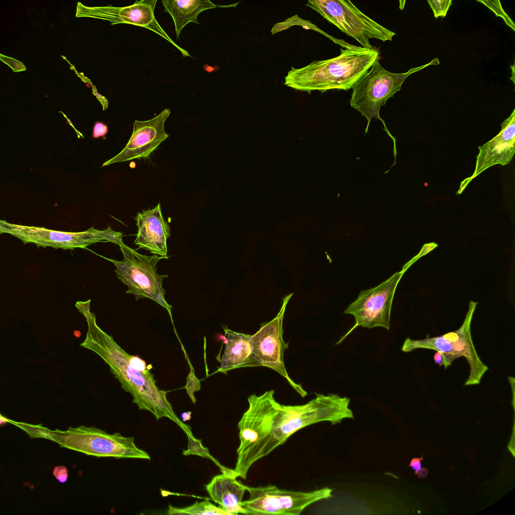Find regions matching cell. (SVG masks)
Listing matches in <instances>:
<instances>
[{
    "label": "cell",
    "mask_w": 515,
    "mask_h": 515,
    "mask_svg": "<svg viewBox=\"0 0 515 515\" xmlns=\"http://www.w3.org/2000/svg\"><path fill=\"white\" fill-rule=\"evenodd\" d=\"M315 395L307 403L296 405L278 402L273 390L247 398L248 408L237 424L239 444L233 470L238 477L246 479L252 465L300 429L321 421L334 425L354 418L348 397L331 393Z\"/></svg>",
    "instance_id": "1"
},
{
    "label": "cell",
    "mask_w": 515,
    "mask_h": 515,
    "mask_svg": "<svg viewBox=\"0 0 515 515\" xmlns=\"http://www.w3.org/2000/svg\"><path fill=\"white\" fill-rule=\"evenodd\" d=\"M90 309L89 303H83L78 308L88 325L86 337L80 346L93 351L102 358L120 383L122 388L133 397L132 402L139 409L149 411L157 419L167 417L186 434H192L190 426L182 421L174 412L167 399V392L157 386L150 369L142 371L133 367L129 362L130 355L97 324L96 316Z\"/></svg>",
    "instance_id": "2"
},
{
    "label": "cell",
    "mask_w": 515,
    "mask_h": 515,
    "mask_svg": "<svg viewBox=\"0 0 515 515\" xmlns=\"http://www.w3.org/2000/svg\"><path fill=\"white\" fill-rule=\"evenodd\" d=\"M379 59L376 47L364 50L340 48V54L334 58L315 60L302 68L292 66L284 84L309 94L314 91H348Z\"/></svg>",
    "instance_id": "3"
},
{
    "label": "cell",
    "mask_w": 515,
    "mask_h": 515,
    "mask_svg": "<svg viewBox=\"0 0 515 515\" xmlns=\"http://www.w3.org/2000/svg\"><path fill=\"white\" fill-rule=\"evenodd\" d=\"M119 246L124 257L121 261L100 256L115 266L117 278L128 287L127 293L134 295L136 300L144 298L151 299L168 311L177 334L171 315L172 306L165 299V290L162 287L163 279L167 278L168 275L158 274L156 268L160 260L166 258L156 254H141L124 243Z\"/></svg>",
    "instance_id": "4"
},
{
    "label": "cell",
    "mask_w": 515,
    "mask_h": 515,
    "mask_svg": "<svg viewBox=\"0 0 515 515\" xmlns=\"http://www.w3.org/2000/svg\"><path fill=\"white\" fill-rule=\"evenodd\" d=\"M477 303L471 302L462 325L456 330L436 337L422 339L407 338L402 345L403 352H410L417 349L435 350L442 353L443 366L446 369L453 361L464 357L470 367L469 376L465 386L479 384L488 369L480 359L471 333V324Z\"/></svg>",
    "instance_id": "5"
},
{
    "label": "cell",
    "mask_w": 515,
    "mask_h": 515,
    "mask_svg": "<svg viewBox=\"0 0 515 515\" xmlns=\"http://www.w3.org/2000/svg\"><path fill=\"white\" fill-rule=\"evenodd\" d=\"M134 439V437L123 436L119 433L111 435L93 426L83 425L69 427L65 431L51 430L50 438L61 447L88 455L150 460L148 454L136 446Z\"/></svg>",
    "instance_id": "6"
},
{
    "label": "cell",
    "mask_w": 515,
    "mask_h": 515,
    "mask_svg": "<svg viewBox=\"0 0 515 515\" xmlns=\"http://www.w3.org/2000/svg\"><path fill=\"white\" fill-rule=\"evenodd\" d=\"M440 63L438 58L419 67L410 69L404 73H393L382 67L377 60L370 69L354 84L350 100L351 107L357 110L367 120L366 132L373 118L380 119L381 108L387 101L400 91L406 78L414 72L432 64Z\"/></svg>",
    "instance_id": "7"
},
{
    "label": "cell",
    "mask_w": 515,
    "mask_h": 515,
    "mask_svg": "<svg viewBox=\"0 0 515 515\" xmlns=\"http://www.w3.org/2000/svg\"><path fill=\"white\" fill-rule=\"evenodd\" d=\"M305 6L355 39L365 49L373 48L370 43V39L391 41L396 35L366 15L350 1L309 0Z\"/></svg>",
    "instance_id": "8"
},
{
    "label": "cell",
    "mask_w": 515,
    "mask_h": 515,
    "mask_svg": "<svg viewBox=\"0 0 515 515\" xmlns=\"http://www.w3.org/2000/svg\"><path fill=\"white\" fill-rule=\"evenodd\" d=\"M0 233L15 236L24 244L34 243L38 247L50 246L64 250L87 248L88 246L99 242H110L119 246L123 243V233L113 230L110 226L103 230L91 227L84 231L71 232L12 224L1 220Z\"/></svg>",
    "instance_id": "9"
},
{
    "label": "cell",
    "mask_w": 515,
    "mask_h": 515,
    "mask_svg": "<svg viewBox=\"0 0 515 515\" xmlns=\"http://www.w3.org/2000/svg\"><path fill=\"white\" fill-rule=\"evenodd\" d=\"M245 487L249 497L241 505L247 515H299L308 505L332 496L328 487L309 492L280 489L271 484Z\"/></svg>",
    "instance_id": "10"
},
{
    "label": "cell",
    "mask_w": 515,
    "mask_h": 515,
    "mask_svg": "<svg viewBox=\"0 0 515 515\" xmlns=\"http://www.w3.org/2000/svg\"><path fill=\"white\" fill-rule=\"evenodd\" d=\"M404 272L403 269L396 272L378 286L360 292L344 311L354 317L355 323L336 345L340 344L358 326L368 328L382 327L389 330L394 293Z\"/></svg>",
    "instance_id": "11"
},
{
    "label": "cell",
    "mask_w": 515,
    "mask_h": 515,
    "mask_svg": "<svg viewBox=\"0 0 515 515\" xmlns=\"http://www.w3.org/2000/svg\"><path fill=\"white\" fill-rule=\"evenodd\" d=\"M293 293L283 299V304L276 316L262 324L259 330L251 335L252 355L259 366L270 368L284 377L290 385L302 397L307 395L300 384L295 383L288 375L284 363V353L288 347L283 338V321L286 306Z\"/></svg>",
    "instance_id": "12"
},
{
    "label": "cell",
    "mask_w": 515,
    "mask_h": 515,
    "mask_svg": "<svg viewBox=\"0 0 515 515\" xmlns=\"http://www.w3.org/2000/svg\"><path fill=\"white\" fill-rule=\"evenodd\" d=\"M157 0L136 1L132 5L124 7H106L88 8L78 3L76 17H91L108 21L111 25L127 24L146 28L156 33L173 45L184 57H191L188 51L178 45L157 22L154 10Z\"/></svg>",
    "instance_id": "13"
},
{
    "label": "cell",
    "mask_w": 515,
    "mask_h": 515,
    "mask_svg": "<svg viewBox=\"0 0 515 515\" xmlns=\"http://www.w3.org/2000/svg\"><path fill=\"white\" fill-rule=\"evenodd\" d=\"M170 113L169 109H165L150 120H135L133 133L125 147L102 166L148 157L169 136L165 132L164 126Z\"/></svg>",
    "instance_id": "14"
},
{
    "label": "cell",
    "mask_w": 515,
    "mask_h": 515,
    "mask_svg": "<svg viewBox=\"0 0 515 515\" xmlns=\"http://www.w3.org/2000/svg\"><path fill=\"white\" fill-rule=\"evenodd\" d=\"M501 127L498 134L478 147L474 173L461 182L458 193L460 194L471 181L487 168L496 164L505 165L512 159L515 151V109Z\"/></svg>",
    "instance_id": "15"
},
{
    "label": "cell",
    "mask_w": 515,
    "mask_h": 515,
    "mask_svg": "<svg viewBox=\"0 0 515 515\" xmlns=\"http://www.w3.org/2000/svg\"><path fill=\"white\" fill-rule=\"evenodd\" d=\"M135 220L138 231L134 243L139 248L168 259L167 239L170 236V227L162 216L160 203L152 209L138 212Z\"/></svg>",
    "instance_id": "16"
},
{
    "label": "cell",
    "mask_w": 515,
    "mask_h": 515,
    "mask_svg": "<svg viewBox=\"0 0 515 515\" xmlns=\"http://www.w3.org/2000/svg\"><path fill=\"white\" fill-rule=\"evenodd\" d=\"M236 478L221 473L205 485V488L211 499L230 515L247 514L246 510L241 505L246 485Z\"/></svg>",
    "instance_id": "17"
},
{
    "label": "cell",
    "mask_w": 515,
    "mask_h": 515,
    "mask_svg": "<svg viewBox=\"0 0 515 515\" xmlns=\"http://www.w3.org/2000/svg\"><path fill=\"white\" fill-rule=\"evenodd\" d=\"M225 347L220 359V366L213 374H226L237 368L259 366L252 355L251 335L238 332L224 327Z\"/></svg>",
    "instance_id": "18"
},
{
    "label": "cell",
    "mask_w": 515,
    "mask_h": 515,
    "mask_svg": "<svg viewBox=\"0 0 515 515\" xmlns=\"http://www.w3.org/2000/svg\"><path fill=\"white\" fill-rule=\"evenodd\" d=\"M162 3L163 11L173 18L177 39L188 23L200 24L197 17L201 12L217 7L209 0H163Z\"/></svg>",
    "instance_id": "19"
},
{
    "label": "cell",
    "mask_w": 515,
    "mask_h": 515,
    "mask_svg": "<svg viewBox=\"0 0 515 515\" xmlns=\"http://www.w3.org/2000/svg\"><path fill=\"white\" fill-rule=\"evenodd\" d=\"M166 513L169 515H230L220 506H217L208 500L200 502L197 501L193 504L183 508H178L169 504Z\"/></svg>",
    "instance_id": "20"
},
{
    "label": "cell",
    "mask_w": 515,
    "mask_h": 515,
    "mask_svg": "<svg viewBox=\"0 0 515 515\" xmlns=\"http://www.w3.org/2000/svg\"><path fill=\"white\" fill-rule=\"evenodd\" d=\"M188 437V447L184 450L183 454L184 456L196 455L211 460L219 468L222 473L234 475L237 478V475L233 469L229 468L222 465L216 459L212 456L209 449L203 446L202 440L195 438L193 434H186Z\"/></svg>",
    "instance_id": "21"
},
{
    "label": "cell",
    "mask_w": 515,
    "mask_h": 515,
    "mask_svg": "<svg viewBox=\"0 0 515 515\" xmlns=\"http://www.w3.org/2000/svg\"><path fill=\"white\" fill-rule=\"evenodd\" d=\"M9 422L19 426L20 427L25 430L31 438H40L50 440L51 430L44 427L41 424L31 425L21 422L18 423L10 420Z\"/></svg>",
    "instance_id": "22"
},
{
    "label": "cell",
    "mask_w": 515,
    "mask_h": 515,
    "mask_svg": "<svg viewBox=\"0 0 515 515\" xmlns=\"http://www.w3.org/2000/svg\"><path fill=\"white\" fill-rule=\"evenodd\" d=\"M187 362L190 367V372L187 377V383L184 388L187 390V392L193 403H195L196 399L194 393L200 390L201 384L200 380L195 376L194 369L190 360Z\"/></svg>",
    "instance_id": "23"
},
{
    "label": "cell",
    "mask_w": 515,
    "mask_h": 515,
    "mask_svg": "<svg viewBox=\"0 0 515 515\" xmlns=\"http://www.w3.org/2000/svg\"><path fill=\"white\" fill-rule=\"evenodd\" d=\"M427 2L436 18H444L452 4V0H427Z\"/></svg>",
    "instance_id": "24"
},
{
    "label": "cell",
    "mask_w": 515,
    "mask_h": 515,
    "mask_svg": "<svg viewBox=\"0 0 515 515\" xmlns=\"http://www.w3.org/2000/svg\"><path fill=\"white\" fill-rule=\"evenodd\" d=\"M484 4L490 10H492L497 17H501L503 19L506 24L511 27L513 30L514 29V24L508 15L502 9L500 1H478Z\"/></svg>",
    "instance_id": "25"
},
{
    "label": "cell",
    "mask_w": 515,
    "mask_h": 515,
    "mask_svg": "<svg viewBox=\"0 0 515 515\" xmlns=\"http://www.w3.org/2000/svg\"><path fill=\"white\" fill-rule=\"evenodd\" d=\"M0 59L2 62L9 65L12 69L13 72H18L26 70V67L23 62L12 57L1 54Z\"/></svg>",
    "instance_id": "26"
},
{
    "label": "cell",
    "mask_w": 515,
    "mask_h": 515,
    "mask_svg": "<svg viewBox=\"0 0 515 515\" xmlns=\"http://www.w3.org/2000/svg\"><path fill=\"white\" fill-rule=\"evenodd\" d=\"M54 477L61 483L66 482L68 476V470L63 466H56L53 471Z\"/></svg>",
    "instance_id": "27"
},
{
    "label": "cell",
    "mask_w": 515,
    "mask_h": 515,
    "mask_svg": "<svg viewBox=\"0 0 515 515\" xmlns=\"http://www.w3.org/2000/svg\"><path fill=\"white\" fill-rule=\"evenodd\" d=\"M108 132V127L106 125L100 122H96L93 128V136L96 138L105 136Z\"/></svg>",
    "instance_id": "28"
},
{
    "label": "cell",
    "mask_w": 515,
    "mask_h": 515,
    "mask_svg": "<svg viewBox=\"0 0 515 515\" xmlns=\"http://www.w3.org/2000/svg\"><path fill=\"white\" fill-rule=\"evenodd\" d=\"M92 87L93 88V93L94 94V95L96 96L97 99L100 101V102L102 104L103 108V110H105L107 109L108 106V102L107 99L105 97L98 93L97 90L95 86L92 85Z\"/></svg>",
    "instance_id": "29"
},
{
    "label": "cell",
    "mask_w": 515,
    "mask_h": 515,
    "mask_svg": "<svg viewBox=\"0 0 515 515\" xmlns=\"http://www.w3.org/2000/svg\"><path fill=\"white\" fill-rule=\"evenodd\" d=\"M422 458H413L409 464V466L414 471L415 473L417 472L421 467V460H422Z\"/></svg>",
    "instance_id": "30"
},
{
    "label": "cell",
    "mask_w": 515,
    "mask_h": 515,
    "mask_svg": "<svg viewBox=\"0 0 515 515\" xmlns=\"http://www.w3.org/2000/svg\"><path fill=\"white\" fill-rule=\"evenodd\" d=\"M435 363L441 367L443 366V357L442 353L440 352L437 351L434 357Z\"/></svg>",
    "instance_id": "31"
},
{
    "label": "cell",
    "mask_w": 515,
    "mask_h": 515,
    "mask_svg": "<svg viewBox=\"0 0 515 515\" xmlns=\"http://www.w3.org/2000/svg\"><path fill=\"white\" fill-rule=\"evenodd\" d=\"M427 470L425 468H421L416 474L419 478H425L427 475Z\"/></svg>",
    "instance_id": "32"
},
{
    "label": "cell",
    "mask_w": 515,
    "mask_h": 515,
    "mask_svg": "<svg viewBox=\"0 0 515 515\" xmlns=\"http://www.w3.org/2000/svg\"><path fill=\"white\" fill-rule=\"evenodd\" d=\"M191 411L184 412L181 414V417L183 419V421H186L189 420L191 418Z\"/></svg>",
    "instance_id": "33"
},
{
    "label": "cell",
    "mask_w": 515,
    "mask_h": 515,
    "mask_svg": "<svg viewBox=\"0 0 515 515\" xmlns=\"http://www.w3.org/2000/svg\"><path fill=\"white\" fill-rule=\"evenodd\" d=\"M0 419H1L0 424H1V425H3V424H5V423H6L7 422H9V420H10L8 418H7L6 417L3 416L1 414V418H0Z\"/></svg>",
    "instance_id": "34"
},
{
    "label": "cell",
    "mask_w": 515,
    "mask_h": 515,
    "mask_svg": "<svg viewBox=\"0 0 515 515\" xmlns=\"http://www.w3.org/2000/svg\"><path fill=\"white\" fill-rule=\"evenodd\" d=\"M510 67H511V68H511V69L512 70V74H513V75H512V78L511 79V80H512V81L513 82V83H514V65L513 64V65L512 66H510Z\"/></svg>",
    "instance_id": "35"
}]
</instances>
